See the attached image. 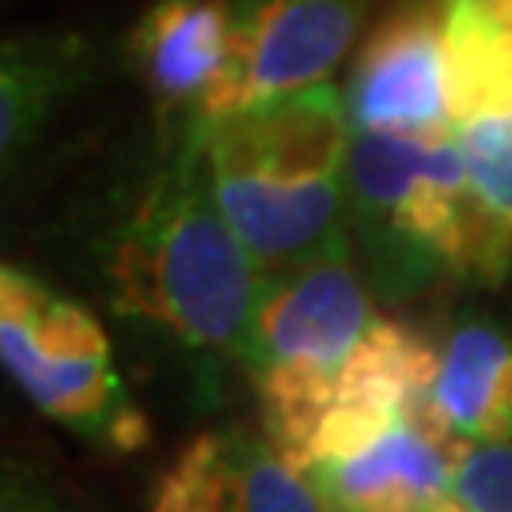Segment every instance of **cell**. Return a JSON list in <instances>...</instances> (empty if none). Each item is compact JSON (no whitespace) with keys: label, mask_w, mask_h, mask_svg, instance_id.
Masks as SVG:
<instances>
[{"label":"cell","mask_w":512,"mask_h":512,"mask_svg":"<svg viewBox=\"0 0 512 512\" xmlns=\"http://www.w3.org/2000/svg\"><path fill=\"white\" fill-rule=\"evenodd\" d=\"M114 304L179 346L247 353L262 285L258 262L213 190L202 129L137 198L107 258Z\"/></svg>","instance_id":"6da1fadb"},{"label":"cell","mask_w":512,"mask_h":512,"mask_svg":"<svg viewBox=\"0 0 512 512\" xmlns=\"http://www.w3.org/2000/svg\"><path fill=\"white\" fill-rule=\"evenodd\" d=\"M198 129L220 209L258 266L281 274L346 251L353 129L330 84Z\"/></svg>","instance_id":"7a4b0ae2"},{"label":"cell","mask_w":512,"mask_h":512,"mask_svg":"<svg viewBox=\"0 0 512 512\" xmlns=\"http://www.w3.org/2000/svg\"><path fill=\"white\" fill-rule=\"evenodd\" d=\"M346 217L376 285L391 296L437 274L501 270L505 243L486 220L456 137L353 133Z\"/></svg>","instance_id":"3957f363"},{"label":"cell","mask_w":512,"mask_h":512,"mask_svg":"<svg viewBox=\"0 0 512 512\" xmlns=\"http://www.w3.org/2000/svg\"><path fill=\"white\" fill-rule=\"evenodd\" d=\"M368 327L365 281L349 266L346 251L281 270L262 285L243 361L255 368L262 440L300 478H311L315 433Z\"/></svg>","instance_id":"277c9868"},{"label":"cell","mask_w":512,"mask_h":512,"mask_svg":"<svg viewBox=\"0 0 512 512\" xmlns=\"http://www.w3.org/2000/svg\"><path fill=\"white\" fill-rule=\"evenodd\" d=\"M0 353L23 395L80 437L110 452H141L152 429L129 403L114 372L110 342L92 311L4 266L0 274Z\"/></svg>","instance_id":"5b68a950"},{"label":"cell","mask_w":512,"mask_h":512,"mask_svg":"<svg viewBox=\"0 0 512 512\" xmlns=\"http://www.w3.org/2000/svg\"><path fill=\"white\" fill-rule=\"evenodd\" d=\"M365 8L368 0H232V54L202 126L323 88Z\"/></svg>","instance_id":"8992f818"},{"label":"cell","mask_w":512,"mask_h":512,"mask_svg":"<svg viewBox=\"0 0 512 512\" xmlns=\"http://www.w3.org/2000/svg\"><path fill=\"white\" fill-rule=\"evenodd\" d=\"M353 133L452 137L444 0H403L368 35L346 84Z\"/></svg>","instance_id":"52a82bcc"},{"label":"cell","mask_w":512,"mask_h":512,"mask_svg":"<svg viewBox=\"0 0 512 512\" xmlns=\"http://www.w3.org/2000/svg\"><path fill=\"white\" fill-rule=\"evenodd\" d=\"M152 512H327L308 478L266 440L239 429L198 433L152 486Z\"/></svg>","instance_id":"ba28073f"},{"label":"cell","mask_w":512,"mask_h":512,"mask_svg":"<svg viewBox=\"0 0 512 512\" xmlns=\"http://www.w3.org/2000/svg\"><path fill=\"white\" fill-rule=\"evenodd\" d=\"M471 440H440L406 414L357 456L311 475L327 512H440Z\"/></svg>","instance_id":"9c48e42d"},{"label":"cell","mask_w":512,"mask_h":512,"mask_svg":"<svg viewBox=\"0 0 512 512\" xmlns=\"http://www.w3.org/2000/svg\"><path fill=\"white\" fill-rule=\"evenodd\" d=\"M232 54V0H160L133 31V61L152 99L202 126Z\"/></svg>","instance_id":"30bf717a"},{"label":"cell","mask_w":512,"mask_h":512,"mask_svg":"<svg viewBox=\"0 0 512 512\" xmlns=\"http://www.w3.org/2000/svg\"><path fill=\"white\" fill-rule=\"evenodd\" d=\"M433 403L471 444L512 440V338L490 323H463L440 349Z\"/></svg>","instance_id":"8fae6325"},{"label":"cell","mask_w":512,"mask_h":512,"mask_svg":"<svg viewBox=\"0 0 512 512\" xmlns=\"http://www.w3.org/2000/svg\"><path fill=\"white\" fill-rule=\"evenodd\" d=\"M50 76L54 65H46V57L27 61L19 50L16 61L8 54L4 61V152H12L35 133L38 118L46 114V99H50Z\"/></svg>","instance_id":"7c38bea8"},{"label":"cell","mask_w":512,"mask_h":512,"mask_svg":"<svg viewBox=\"0 0 512 512\" xmlns=\"http://www.w3.org/2000/svg\"><path fill=\"white\" fill-rule=\"evenodd\" d=\"M456 494L467 512H512V440L475 444L456 467Z\"/></svg>","instance_id":"4fadbf2b"},{"label":"cell","mask_w":512,"mask_h":512,"mask_svg":"<svg viewBox=\"0 0 512 512\" xmlns=\"http://www.w3.org/2000/svg\"><path fill=\"white\" fill-rule=\"evenodd\" d=\"M8 512H19V509H8Z\"/></svg>","instance_id":"5bb4252c"}]
</instances>
